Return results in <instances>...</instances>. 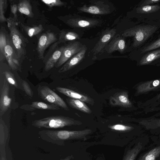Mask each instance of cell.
<instances>
[{
    "instance_id": "36",
    "label": "cell",
    "mask_w": 160,
    "mask_h": 160,
    "mask_svg": "<svg viewBox=\"0 0 160 160\" xmlns=\"http://www.w3.org/2000/svg\"><path fill=\"white\" fill-rule=\"evenodd\" d=\"M159 83V82L158 80H155L153 83V85L154 86H157Z\"/></svg>"
},
{
    "instance_id": "19",
    "label": "cell",
    "mask_w": 160,
    "mask_h": 160,
    "mask_svg": "<svg viewBox=\"0 0 160 160\" xmlns=\"http://www.w3.org/2000/svg\"><path fill=\"white\" fill-rule=\"evenodd\" d=\"M18 7V10L21 13L24 14L29 17H33L34 14L29 0L19 1Z\"/></svg>"
},
{
    "instance_id": "10",
    "label": "cell",
    "mask_w": 160,
    "mask_h": 160,
    "mask_svg": "<svg viewBox=\"0 0 160 160\" xmlns=\"http://www.w3.org/2000/svg\"><path fill=\"white\" fill-rule=\"evenodd\" d=\"M5 58L9 66L13 70L17 69L20 65V59L17 55L10 39L5 48Z\"/></svg>"
},
{
    "instance_id": "27",
    "label": "cell",
    "mask_w": 160,
    "mask_h": 160,
    "mask_svg": "<svg viewBox=\"0 0 160 160\" xmlns=\"http://www.w3.org/2000/svg\"><path fill=\"white\" fill-rule=\"evenodd\" d=\"M7 7V1L0 0V22L2 23L7 22V19L4 16V13Z\"/></svg>"
},
{
    "instance_id": "9",
    "label": "cell",
    "mask_w": 160,
    "mask_h": 160,
    "mask_svg": "<svg viewBox=\"0 0 160 160\" xmlns=\"http://www.w3.org/2000/svg\"><path fill=\"white\" fill-rule=\"evenodd\" d=\"M9 85L6 78L4 80L1 92L0 98V116L1 117L9 108L11 100L9 96Z\"/></svg>"
},
{
    "instance_id": "26",
    "label": "cell",
    "mask_w": 160,
    "mask_h": 160,
    "mask_svg": "<svg viewBox=\"0 0 160 160\" xmlns=\"http://www.w3.org/2000/svg\"><path fill=\"white\" fill-rule=\"evenodd\" d=\"M160 9V6L159 5H148L136 8L137 12L139 13H149L156 12Z\"/></svg>"
},
{
    "instance_id": "3",
    "label": "cell",
    "mask_w": 160,
    "mask_h": 160,
    "mask_svg": "<svg viewBox=\"0 0 160 160\" xmlns=\"http://www.w3.org/2000/svg\"><path fill=\"white\" fill-rule=\"evenodd\" d=\"M7 25L10 31L9 37L12 43L19 58L26 54V42L24 37L18 29L17 23L11 17L7 19Z\"/></svg>"
},
{
    "instance_id": "35",
    "label": "cell",
    "mask_w": 160,
    "mask_h": 160,
    "mask_svg": "<svg viewBox=\"0 0 160 160\" xmlns=\"http://www.w3.org/2000/svg\"><path fill=\"white\" fill-rule=\"evenodd\" d=\"M159 2V0H146L141 4V6L149 5L151 4L158 3Z\"/></svg>"
},
{
    "instance_id": "2",
    "label": "cell",
    "mask_w": 160,
    "mask_h": 160,
    "mask_svg": "<svg viewBox=\"0 0 160 160\" xmlns=\"http://www.w3.org/2000/svg\"><path fill=\"white\" fill-rule=\"evenodd\" d=\"M155 25H138L125 30L122 36L124 37H132V46L137 47L144 42L157 30Z\"/></svg>"
},
{
    "instance_id": "11",
    "label": "cell",
    "mask_w": 160,
    "mask_h": 160,
    "mask_svg": "<svg viewBox=\"0 0 160 160\" xmlns=\"http://www.w3.org/2000/svg\"><path fill=\"white\" fill-rule=\"evenodd\" d=\"M126 48L125 41L120 35H116L109 43L106 46L105 49L108 53H111L117 51L122 53Z\"/></svg>"
},
{
    "instance_id": "15",
    "label": "cell",
    "mask_w": 160,
    "mask_h": 160,
    "mask_svg": "<svg viewBox=\"0 0 160 160\" xmlns=\"http://www.w3.org/2000/svg\"><path fill=\"white\" fill-rule=\"evenodd\" d=\"M111 104L114 106L127 107L130 104L126 93L124 92H119L115 93L111 96L110 99Z\"/></svg>"
},
{
    "instance_id": "18",
    "label": "cell",
    "mask_w": 160,
    "mask_h": 160,
    "mask_svg": "<svg viewBox=\"0 0 160 160\" xmlns=\"http://www.w3.org/2000/svg\"><path fill=\"white\" fill-rule=\"evenodd\" d=\"M66 100L69 105L73 108L87 113L92 112L90 109L82 101L70 98H67Z\"/></svg>"
},
{
    "instance_id": "23",
    "label": "cell",
    "mask_w": 160,
    "mask_h": 160,
    "mask_svg": "<svg viewBox=\"0 0 160 160\" xmlns=\"http://www.w3.org/2000/svg\"><path fill=\"white\" fill-rule=\"evenodd\" d=\"M30 106L34 108L42 110H58L60 109V107L54 104L47 103L39 101L32 102Z\"/></svg>"
},
{
    "instance_id": "34",
    "label": "cell",
    "mask_w": 160,
    "mask_h": 160,
    "mask_svg": "<svg viewBox=\"0 0 160 160\" xmlns=\"http://www.w3.org/2000/svg\"><path fill=\"white\" fill-rule=\"evenodd\" d=\"M18 9V5L16 4H13L11 6V10L14 15L13 19L16 21L17 19V13Z\"/></svg>"
},
{
    "instance_id": "12",
    "label": "cell",
    "mask_w": 160,
    "mask_h": 160,
    "mask_svg": "<svg viewBox=\"0 0 160 160\" xmlns=\"http://www.w3.org/2000/svg\"><path fill=\"white\" fill-rule=\"evenodd\" d=\"M67 23L73 27L88 28L98 25L99 21L98 19H95L75 18L68 20Z\"/></svg>"
},
{
    "instance_id": "7",
    "label": "cell",
    "mask_w": 160,
    "mask_h": 160,
    "mask_svg": "<svg viewBox=\"0 0 160 160\" xmlns=\"http://www.w3.org/2000/svg\"><path fill=\"white\" fill-rule=\"evenodd\" d=\"M116 33V30L114 28L107 29L104 31L92 49L93 54L95 55L99 53L105 48L115 36Z\"/></svg>"
},
{
    "instance_id": "28",
    "label": "cell",
    "mask_w": 160,
    "mask_h": 160,
    "mask_svg": "<svg viewBox=\"0 0 160 160\" xmlns=\"http://www.w3.org/2000/svg\"><path fill=\"white\" fill-rule=\"evenodd\" d=\"M108 128L112 130L119 131H126L132 128L130 127L120 124L109 126Z\"/></svg>"
},
{
    "instance_id": "17",
    "label": "cell",
    "mask_w": 160,
    "mask_h": 160,
    "mask_svg": "<svg viewBox=\"0 0 160 160\" xmlns=\"http://www.w3.org/2000/svg\"><path fill=\"white\" fill-rule=\"evenodd\" d=\"M10 39L9 35L3 27H1L0 31V61L3 62L5 58V48Z\"/></svg>"
},
{
    "instance_id": "4",
    "label": "cell",
    "mask_w": 160,
    "mask_h": 160,
    "mask_svg": "<svg viewBox=\"0 0 160 160\" xmlns=\"http://www.w3.org/2000/svg\"><path fill=\"white\" fill-rule=\"evenodd\" d=\"M40 98L44 100L56 105L64 109L69 110L66 102L57 93L46 86L40 87L38 90Z\"/></svg>"
},
{
    "instance_id": "29",
    "label": "cell",
    "mask_w": 160,
    "mask_h": 160,
    "mask_svg": "<svg viewBox=\"0 0 160 160\" xmlns=\"http://www.w3.org/2000/svg\"><path fill=\"white\" fill-rule=\"evenodd\" d=\"M159 47H160V38L149 45L144 48L142 50L141 53H143Z\"/></svg>"
},
{
    "instance_id": "13",
    "label": "cell",
    "mask_w": 160,
    "mask_h": 160,
    "mask_svg": "<svg viewBox=\"0 0 160 160\" xmlns=\"http://www.w3.org/2000/svg\"><path fill=\"white\" fill-rule=\"evenodd\" d=\"M56 89L59 92L70 98L80 100L92 105L94 103L93 100L90 97L72 90L60 87H57Z\"/></svg>"
},
{
    "instance_id": "5",
    "label": "cell",
    "mask_w": 160,
    "mask_h": 160,
    "mask_svg": "<svg viewBox=\"0 0 160 160\" xmlns=\"http://www.w3.org/2000/svg\"><path fill=\"white\" fill-rule=\"evenodd\" d=\"M84 46L80 42L77 41L69 43L64 45L61 56L55 67L58 68L62 66L79 52Z\"/></svg>"
},
{
    "instance_id": "37",
    "label": "cell",
    "mask_w": 160,
    "mask_h": 160,
    "mask_svg": "<svg viewBox=\"0 0 160 160\" xmlns=\"http://www.w3.org/2000/svg\"><path fill=\"white\" fill-rule=\"evenodd\" d=\"M1 160H5V158L3 157H2L1 158Z\"/></svg>"
},
{
    "instance_id": "25",
    "label": "cell",
    "mask_w": 160,
    "mask_h": 160,
    "mask_svg": "<svg viewBox=\"0 0 160 160\" xmlns=\"http://www.w3.org/2000/svg\"><path fill=\"white\" fill-rule=\"evenodd\" d=\"M21 25L26 33L30 37L36 35L44 30L43 27L41 24L31 27L25 26L21 23Z\"/></svg>"
},
{
    "instance_id": "8",
    "label": "cell",
    "mask_w": 160,
    "mask_h": 160,
    "mask_svg": "<svg viewBox=\"0 0 160 160\" xmlns=\"http://www.w3.org/2000/svg\"><path fill=\"white\" fill-rule=\"evenodd\" d=\"M93 2L95 5L88 6L84 5L79 7L78 11L86 13L95 14H106L111 12L108 6L103 4L101 1H95Z\"/></svg>"
},
{
    "instance_id": "21",
    "label": "cell",
    "mask_w": 160,
    "mask_h": 160,
    "mask_svg": "<svg viewBox=\"0 0 160 160\" xmlns=\"http://www.w3.org/2000/svg\"><path fill=\"white\" fill-rule=\"evenodd\" d=\"M142 148V143L139 142L132 148L128 150L122 160H135Z\"/></svg>"
},
{
    "instance_id": "33",
    "label": "cell",
    "mask_w": 160,
    "mask_h": 160,
    "mask_svg": "<svg viewBox=\"0 0 160 160\" xmlns=\"http://www.w3.org/2000/svg\"><path fill=\"white\" fill-rule=\"evenodd\" d=\"M22 85L27 94L31 97H32L33 93L28 83L26 81L23 80Z\"/></svg>"
},
{
    "instance_id": "32",
    "label": "cell",
    "mask_w": 160,
    "mask_h": 160,
    "mask_svg": "<svg viewBox=\"0 0 160 160\" xmlns=\"http://www.w3.org/2000/svg\"><path fill=\"white\" fill-rule=\"evenodd\" d=\"M60 42L58 41V42H55L50 47L48 51L46 54L44 58V60L46 62L48 59L53 53V52L56 50V48L58 47V45Z\"/></svg>"
},
{
    "instance_id": "16",
    "label": "cell",
    "mask_w": 160,
    "mask_h": 160,
    "mask_svg": "<svg viewBox=\"0 0 160 160\" xmlns=\"http://www.w3.org/2000/svg\"><path fill=\"white\" fill-rule=\"evenodd\" d=\"M64 48L63 46L57 48L48 59L45 66V71H48L55 66L61 56Z\"/></svg>"
},
{
    "instance_id": "30",
    "label": "cell",
    "mask_w": 160,
    "mask_h": 160,
    "mask_svg": "<svg viewBox=\"0 0 160 160\" xmlns=\"http://www.w3.org/2000/svg\"><path fill=\"white\" fill-rule=\"evenodd\" d=\"M41 1L49 7L61 6L65 5L64 2L60 0H42Z\"/></svg>"
},
{
    "instance_id": "22",
    "label": "cell",
    "mask_w": 160,
    "mask_h": 160,
    "mask_svg": "<svg viewBox=\"0 0 160 160\" xmlns=\"http://www.w3.org/2000/svg\"><path fill=\"white\" fill-rule=\"evenodd\" d=\"M160 58V49L147 53L141 58L140 62L142 65L147 64Z\"/></svg>"
},
{
    "instance_id": "38",
    "label": "cell",
    "mask_w": 160,
    "mask_h": 160,
    "mask_svg": "<svg viewBox=\"0 0 160 160\" xmlns=\"http://www.w3.org/2000/svg\"><path fill=\"white\" fill-rule=\"evenodd\" d=\"M62 160H68L67 159H63Z\"/></svg>"
},
{
    "instance_id": "6",
    "label": "cell",
    "mask_w": 160,
    "mask_h": 160,
    "mask_svg": "<svg viewBox=\"0 0 160 160\" xmlns=\"http://www.w3.org/2000/svg\"><path fill=\"white\" fill-rule=\"evenodd\" d=\"M57 40L56 35L48 31L42 34L39 37L37 50L40 59L44 58V53L46 49Z\"/></svg>"
},
{
    "instance_id": "24",
    "label": "cell",
    "mask_w": 160,
    "mask_h": 160,
    "mask_svg": "<svg viewBox=\"0 0 160 160\" xmlns=\"http://www.w3.org/2000/svg\"><path fill=\"white\" fill-rule=\"evenodd\" d=\"M160 155V146L151 149L143 156L138 160H155Z\"/></svg>"
},
{
    "instance_id": "14",
    "label": "cell",
    "mask_w": 160,
    "mask_h": 160,
    "mask_svg": "<svg viewBox=\"0 0 160 160\" xmlns=\"http://www.w3.org/2000/svg\"><path fill=\"white\" fill-rule=\"evenodd\" d=\"M87 51V48L84 46L82 49L75 55L59 69L58 72L61 73L69 70L78 64L84 58Z\"/></svg>"
},
{
    "instance_id": "20",
    "label": "cell",
    "mask_w": 160,
    "mask_h": 160,
    "mask_svg": "<svg viewBox=\"0 0 160 160\" xmlns=\"http://www.w3.org/2000/svg\"><path fill=\"white\" fill-rule=\"evenodd\" d=\"M79 39V35L75 32L63 30L59 33L58 41L60 43H64L67 41L75 40Z\"/></svg>"
},
{
    "instance_id": "1",
    "label": "cell",
    "mask_w": 160,
    "mask_h": 160,
    "mask_svg": "<svg viewBox=\"0 0 160 160\" xmlns=\"http://www.w3.org/2000/svg\"><path fill=\"white\" fill-rule=\"evenodd\" d=\"M82 122L68 117L62 116H54L35 120L32 125L38 128L55 129L73 125H79Z\"/></svg>"
},
{
    "instance_id": "39",
    "label": "cell",
    "mask_w": 160,
    "mask_h": 160,
    "mask_svg": "<svg viewBox=\"0 0 160 160\" xmlns=\"http://www.w3.org/2000/svg\"></svg>"
},
{
    "instance_id": "31",
    "label": "cell",
    "mask_w": 160,
    "mask_h": 160,
    "mask_svg": "<svg viewBox=\"0 0 160 160\" xmlns=\"http://www.w3.org/2000/svg\"><path fill=\"white\" fill-rule=\"evenodd\" d=\"M5 75L7 81L10 84L17 87L18 85L13 74L9 71H6Z\"/></svg>"
}]
</instances>
